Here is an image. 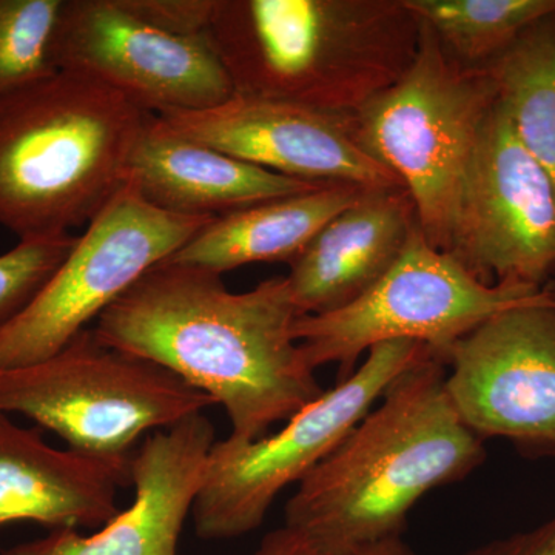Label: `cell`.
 <instances>
[{"mask_svg":"<svg viewBox=\"0 0 555 555\" xmlns=\"http://www.w3.org/2000/svg\"><path fill=\"white\" fill-rule=\"evenodd\" d=\"M430 356L398 375L363 420L298 483L286 528L332 555H357L401 537L415 503L485 462Z\"/></svg>","mask_w":555,"mask_h":555,"instance_id":"2","label":"cell"},{"mask_svg":"<svg viewBox=\"0 0 555 555\" xmlns=\"http://www.w3.org/2000/svg\"><path fill=\"white\" fill-rule=\"evenodd\" d=\"M449 255L489 284L546 287L555 272V189L496 100L463 190Z\"/></svg>","mask_w":555,"mask_h":555,"instance_id":"11","label":"cell"},{"mask_svg":"<svg viewBox=\"0 0 555 555\" xmlns=\"http://www.w3.org/2000/svg\"><path fill=\"white\" fill-rule=\"evenodd\" d=\"M142 20L160 30L190 38H204L214 0H124Z\"/></svg>","mask_w":555,"mask_h":555,"instance_id":"23","label":"cell"},{"mask_svg":"<svg viewBox=\"0 0 555 555\" xmlns=\"http://www.w3.org/2000/svg\"><path fill=\"white\" fill-rule=\"evenodd\" d=\"M214 444V425L204 414L150 434L131 455L130 507L119 511L96 534L57 529L0 555H177Z\"/></svg>","mask_w":555,"mask_h":555,"instance_id":"14","label":"cell"},{"mask_svg":"<svg viewBox=\"0 0 555 555\" xmlns=\"http://www.w3.org/2000/svg\"><path fill=\"white\" fill-rule=\"evenodd\" d=\"M78 236L21 240L0 255V332L20 318L60 269Z\"/></svg>","mask_w":555,"mask_h":555,"instance_id":"22","label":"cell"},{"mask_svg":"<svg viewBox=\"0 0 555 555\" xmlns=\"http://www.w3.org/2000/svg\"><path fill=\"white\" fill-rule=\"evenodd\" d=\"M418 222L403 188L366 190L291 262L287 281L301 315L356 301L396 264Z\"/></svg>","mask_w":555,"mask_h":555,"instance_id":"17","label":"cell"},{"mask_svg":"<svg viewBox=\"0 0 555 555\" xmlns=\"http://www.w3.org/2000/svg\"><path fill=\"white\" fill-rule=\"evenodd\" d=\"M369 189L324 184L211 219L167 261L222 275L254 262L291 264L321 229Z\"/></svg>","mask_w":555,"mask_h":555,"instance_id":"18","label":"cell"},{"mask_svg":"<svg viewBox=\"0 0 555 555\" xmlns=\"http://www.w3.org/2000/svg\"><path fill=\"white\" fill-rule=\"evenodd\" d=\"M553 291L555 292V288H553Z\"/></svg>","mask_w":555,"mask_h":555,"instance_id":"26","label":"cell"},{"mask_svg":"<svg viewBox=\"0 0 555 555\" xmlns=\"http://www.w3.org/2000/svg\"><path fill=\"white\" fill-rule=\"evenodd\" d=\"M65 0H0V98L60 72L57 25Z\"/></svg>","mask_w":555,"mask_h":555,"instance_id":"21","label":"cell"},{"mask_svg":"<svg viewBox=\"0 0 555 555\" xmlns=\"http://www.w3.org/2000/svg\"><path fill=\"white\" fill-rule=\"evenodd\" d=\"M420 36L404 0H214L204 31L238 96L335 113L403 78Z\"/></svg>","mask_w":555,"mask_h":555,"instance_id":"3","label":"cell"},{"mask_svg":"<svg viewBox=\"0 0 555 555\" xmlns=\"http://www.w3.org/2000/svg\"><path fill=\"white\" fill-rule=\"evenodd\" d=\"M299 317L287 276L235 294L219 273L164 261L93 332L207 393L228 412L230 438L255 441L324 393L294 338Z\"/></svg>","mask_w":555,"mask_h":555,"instance_id":"1","label":"cell"},{"mask_svg":"<svg viewBox=\"0 0 555 555\" xmlns=\"http://www.w3.org/2000/svg\"><path fill=\"white\" fill-rule=\"evenodd\" d=\"M127 486L130 463L61 451L40 427L0 412V528L33 521L51 531L100 529L119 513L116 496Z\"/></svg>","mask_w":555,"mask_h":555,"instance_id":"15","label":"cell"},{"mask_svg":"<svg viewBox=\"0 0 555 555\" xmlns=\"http://www.w3.org/2000/svg\"><path fill=\"white\" fill-rule=\"evenodd\" d=\"M495 102L488 73L452 60L422 22L418 51L403 78L352 113L358 144L406 189L423 235L447 254Z\"/></svg>","mask_w":555,"mask_h":555,"instance_id":"5","label":"cell"},{"mask_svg":"<svg viewBox=\"0 0 555 555\" xmlns=\"http://www.w3.org/2000/svg\"><path fill=\"white\" fill-rule=\"evenodd\" d=\"M159 118L184 137L286 177L369 190L403 188L358 144L352 113L235 94L218 107Z\"/></svg>","mask_w":555,"mask_h":555,"instance_id":"13","label":"cell"},{"mask_svg":"<svg viewBox=\"0 0 555 555\" xmlns=\"http://www.w3.org/2000/svg\"><path fill=\"white\" fill-rule=\"evenodd\" d=\"M251 555H332L318 547L298 532L283 528L264 537L261 545Z\"/></svg>","mask_w":555,"mask_h":555,"instance_id":"25","label":"cell"},{"mask_svg":"<svg viewBox=\"0 0 555 555\" xmlns=\"http://www.w3.org/2000/svg\"><path fill=\"white\" fill-rule=\"evenodd\" d=\"M449 56L483 68L529 27L555 13V0H404Z\"/></svg>","mask_w":555,"mask_h":555,"instance_id":"20","label":"cell"},{"mask_svg":"<svg viewBox=\"0 0 555 555\" xmlns=\"http://www.w3.org/2000/svg\"><path fill=\"white\" fill-rule=\"evenodd\" d=\"M430 356L422 343H382L352 375L324 390L272 436L215 441L192 509L199 539H236L259 528L278 494L326 459L398 375Z\"/></svg>","mask_w":555,"mask_h":555,"instance_id":"8","label":"cell"},{"mask_svg":"<svg viewBox=\"0 0 555 555\" xmlns=\"http://www.w3.org/2000/svg\"><path fill=\"white\" fill-rule=\"evenodd\" d=\"M214 404L167 369L105 346L93 328L43 360L0 369V412L25 415L68 449L108 462L130 463L149 433Z\"/></svg>","mask_w":555,"mask_h":555,"instance_id":"6","label":"cell"},{"mask_svg":"<svg viewBox=\"0 0 555 555\" xmlns=\"http://www.w3.org/2000/svg\"><path fill=\"white\" fill-rule=\"evenodd\" d=\"M514 133L555 189V13L483 67Z\"/></svg>","mask_w":555,"mask_h":555,"instance_id":"19","label":"cell"},{"mask_svg":"<svg viewBox=\"0 0 555 555\" xmlns=\"http://www.w3.org/2000/svg\"><path fill=\"white\" fill-rule=\"evenodd\" d=\"M550 287L489 284L423 235L418 222L385 276L334 312L301 315L294 338L309 366H339L338 382L358 358L382 343H422L447 364L455 343L505 310L554 297Z\"/></svg>","mask_w":555,"mask_h":555,"instance_id":"7","label":"cell"},{"mask_svg":"<svg viewBox=\"0 0 555 555\" xmlns=\"http://www.w3.org/2000/svg\"><path fill=\"white\" fill-rule=\"evenodd\" d=\"M357 555H422L401 537L366 547ZM460 555H555V516L531 531L495 540Z\"/></svg>","mask_w":555,"mask_h":555,"instance_id":"24","label":"cell"},{"mask_svg":"<svg viewBox=\"0 0 555 555\" xmlns=\"http://www.w3.org/2000/svg\"><path fill=\"white\" fill-rule=\"evenodd\" d=\"M56 65L96 80L149 115L201 112L235 96L204 38L173 35L124 0H65Z\"/></svg>","mask_w":555,"mask_h":555,"instance_id":"10","label":"cell"},{"mask_svg":"<svg viewBox=\"0 0 555 555\" xmlns=\"http://www.w3.org/2000/svg\"><path fill=\"white\" fill-rule=\"evenodd\" d=\"M147 118L65 69L0 98V225L30 240L89 224L129 182Z\"/></svg>","mask_w":555,"mask_h":555,"instance_id":"4","label":"cell"},{"mask_svg":"<svg viewBox=\"0 0 555 555\" xmlns=\"http://www.w3.org/2000/svg\"><path fill=\"white\" fill-rule=\"evenodd\" d=\"M129 179L160 210L210 218L324 185L262 169L178 133L155 115L139 134Z\"/></svg>","mask_w":555,"mask_h":555,"instance_id":"16","label":"cell"},{"mask_svg":"<svg viewBox=\"0 0 555 555\" xmlns=\"http://www.w3.org/2000/svg\"><path fill=\"white\" fill-rule=\"evenodd\" d=\"M211 219L160 210L129 179L76 238L38 298L0 332V369L56 353Z\"/></svg>","mask_w":555,"mask_h":555,"instance_id":"9","label":"cell"},{"mask_svg":"<svg viewBox=\"0 0 555 555\" xmlns=\"http://www.w3.org/2000/svg\"><path fill=\"white\" fill-rule=\"evenodd\" d=\"M447 389L481 440L555 451V295L505 310L449 352Z\"/></svg>","mask_w":555,"mask_h":555,"instance_id":"12","label":"cell"}]
</instances>
